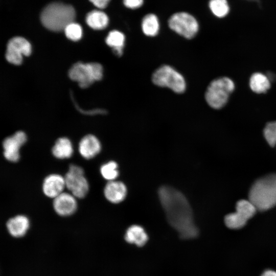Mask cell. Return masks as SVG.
Here are the masks:
<instances>
[{
    "instance_id": "15",
    "label": "cell",
    "mask_w": 276,
    "mask_h": 276,
    "mask_svg": "<svg viewBox=\"0 0 276 276\" xmlns=\"http://www.w3.org/2000/svg\"><path fill=\"white\" fill-rule=\"evenodd\" d=\"M106 199L113 203H118L125 198L127 195L126 186L121 181H108L104 189Z\"/></svg>"
},
{
    "instance_id": "8",
    "label": "cell",
    "mask_w": 276,
    "mask_h": 276,
    "mask_svg": "<svg viewBox=\"0 0 276 276\" xmlns=\"http://www.w3.org/2000/svg\"><path fill=\"white\" fill-rule=\"evenodd\" d=\"M168 24L171 30L188 39L194 37L199 30V24L196 18L184 12L172 15Z\"/></svg>"
},
{
    "instance_id": "5",
    "label": "cell",
    "mask_w": 276,
    "mask_h": 276,
    "mask_svg": "<svg viewBox=\"0 0 276 276\" xmlns=\"http://www.w3.org/2000/svg\"><path fill=\"white\" fill-rule=\"evenodd\" d=\"M68 76L71 79L78 82L80 87L87 88L94 81L102 79L103 67L98 63L78 62L71 67Z\"/></svg>"
},
{
    "instance_id": "26",
    "label": "cell",
    "mask_w": 276,
    "mask_h": 276,
    "mask_svg": "<svg viewBox=\"0 0 276 276\" xmlns=\"http://www.w3.org/2000/svg\"><path fill=\"white\" fill-rule=\"evenodd\" d=\"M264 136L268 144L273 147L276 145V121L267 123L263 130Z\"/></svg>"
},
{
    "instance_id": "27",
    "label": "cell",
    "mask_w": 276,
    "mask_h": 276,
    "mask_svg": "<svg viewBox=\"0 0 276 276\" xmlns=\"http://www.w3.org/2000/svg\"><path fill=\"white\" fill-rule=\"evenodd\" d=\"M124 5L130 9H136L143 4V0H123Z\"/></svg>"
},
{
    "instance_id": "16",
    "label": "cell",
    "mask_w": 276,
    "mask_h": 276,
    "mask_svg": "<svg viewBox=\"0 0 276 276\" xmlns=\"http://www.w3.org/2000/svg\"><path fill=\"white\" fill-rule=\"evenodd\" d=\"M6 227L12 237L20 238L25 236L29 229V219L24 215H16L8 220Z\"/></svg>"
},
{
    "instance_id": "10",
    "label": "cell",
    "mask_w": 276,
    "mask_h": 276,
    "mask_svg": "<svg viewBox=\"0 0 276 276\" xmlns=\"http://www.w3.org/2000/svg\"><path fill=\"white\" fill-rule=\"evenodd\" d=\"M32 52L31 45L25 38L15 37L8 42L6 58L10 63L19 65L22 61V56H29Z\"/></svg>"
},
{
    "instance_id": "29",
    "label": "cell",
    "mask_w": 276,
    "mask_h": 276,
    "mask_svg": "<svg viewBox=\"0 0 276 276\" xmlns=\"http://www.w3.org/2000/svg\"><path fill=\"white\" fill-rule=\"evenodd\" d=\"M261 276H276V271L272 270H266L261 275Z\"/></svg>"
},
{
    "instance_id": "20",
    "label": "cell",
    "mask_w": 276,
    "mask_h": 276,
    "mask_svg": "<svg viewBox=\"0 0 276 276\" xmlns=\"http://www.w3.org/2000/svg\"><path fill=\"white\" fill-rule=\"evenodd\" d=\"M125 40L124 34L117 30L110 31L105 39L106 44L112 48L114 54L118 56L123 54Z\"/></svg>"
},
{
    "instance_id": "14",
    "label": "cell",
    "mask_w": 276,
    "mask_h": 276,
    "mask_svg": "<svg viewBox=\"0 0 276 276\" xmlns=\"http://www.w3.org/2000/svg\"><path fill=\"white\" fill-rule=\"evenodd\" d=\"M101 150V145L98 139L93 134H87L80 141L78 151L84 158L90 159L98 155Z\"/></svg>"
},
{
    "instance_id": "7",
    "label": "cell",
    "mask_w": 276,
    "mask_h": 276,
    "mask_svg": "<svg viewBox=\"0 0 276 276\" xmlns=\"http://www.w3.org/2000/svg\"><path fill=\"white\" fill-rule=\"evenodd\" d=\"M65 187L76 198H83L89 190V184L84 176L83 169L72 164L64 176Z\"/></svg>"
},
{
    "instance_id": "19",
    "label": "cell",
    "mask_w": 276,
    "mask_h": 276,
    "mask_svg": "<svg viewBox=\"0 0 276 276\" xmlns=\"http://www.w3.org/2000/svg\"><path fill=\"white\" fill-rule=\"evenodd\" d=\"M87 24L95 30H102L105 28L109 22L107 14L102 11L93 10L86 15Z\"/></svg>"
},
{
    "instance_id": "22",
    "label": "cell",
    "mask_w": 276,
    "mask_h": 276,
    "mask_svg": "<svg viewBox=\"0 0 276 276\" xmlns=\"http://www.w3.org/2000/svg\"><path fill=\"white\" fill-rule=\"evenodd\" d=\"M208 7L216 18H225L229 13L231 8L228 0H209Z\"/></svg>"
},
{
    "instance_id": "4",
    "label": "cell",
    "mask_w": 276,
    "mask_h": 276,
    "mask_svg": "<svg viewBox=\"0 0 276 276\" xmlns=\"http://www.w3.org/2000/svg\"><path fill=\"white\" fill-rule=\"evenodd\" d=\"M234 89V83L229 78H217L208 86L205 94V100L212 108H221L227 103Z\"/></svg>"
},
{
    "instance_id": "2",
    "label": "cell",
    "mask_w": 276,
    "mask_h": 276,
    "mask_svg": "<svg viewBox=\"0 0 276 276\" xmlns=\"http://www.w3.org/2000/svg\"><path fill=\"white\" fill-rule=\"evenodd\" d=\"M248 200L260 211L276 205V174H269L256 180L250 189Z\"/></svg>"
},
{
    "instance_id": "25",
    "label": "cell",
    "mask_w": 276,
    "mask_h": 276,
    "mask_svg": "<svg viewBox=\"0 0 276 276\" xmlns=\"http://www.w3.org/2000/svg\"><path fill=\"white\" fill-rule=\"evenodd\" d=\"M66 36L73 41H77L81 39L82 35V29L80 25L74 22L69 24L64 29Z\"/></svg>"
},
{
    "instance_id": "12",
    "label": "cell",
    "mask_w": 276,
    "mask_h": 276,
    "mask_svg": "<svg viewBox=\"0 0 276 276\" xmlns=\"http://www.w3.org/2000/svg\"><path fill=\"white\" fill-rule=\"evenodd\" d=\"M53 206L58 215L66 217L75 213L78 204L76 198L73 195L63 192L53 199Z\"/></svg>"
},
{
    "instance_id": "18",
    "label": "cell",
    "mask_w": 276,
    "mask_h": 276,
    "mask_svg": "<svg viewBox=\"0 0 276 276\" xmlns=\"http://www.w3.org/2000/svg\"><path fill=\"white\" fill-rule=\"evenodd\" d=\"M73 147L67 137H60L57 140L52 149L53 156L60 159L70 158L73 154Z\"/></svg>"
},
{
    "instance_id": "21",
    "label": "cell",
    "mask_w": 276,
    "mask_h": 276,
    "mask_svg": "<svg viewBox=\"0 0 276 276\" xmlns=\"http://www.w3.org/2000/svg\"><path fill=\"white\" fill-rule=\"evenodd\" d=\"M249 86L254 92L262 94L269 89L270 83L266 76L261 73H255L250 78Z\"/></svg>"
},
{
    "instance_id": "17",
    "label": "cell",
    "mask_w": 276,
    "mask_h": 276,
    "mask_svg": "<svg viewBox=\"0 0 276 276\" xmlns=\"http://www.w3.org/2000/svg\"><path fill=\"white\" fill-rule=\"evenodd\" d=\"M125 240L129 243L143 246L148 241V237L145 231L142 226L132 225L129 227L125 234Z\"/></svg>"
},
{
    "instance_id": "23",
    "label": "cell",
    "mask_w": 276,
    "mask_h": 276,
    "mask_svg": "<svg viewBox=\"0 0 276 276\" xmlns=\"http://www.w3.org/2000/svg\"><path fill=\"white\" fill-rule=\"evenodd\" d=\"M143 33L148 36H154L159 31V24L157 17L153 14L146 15L142 22Z\"/></svg>"
},
{
    "instance_id": "9",
    "label": "cell",
    "mask_w": 276,
    "mask_h": 276,
    "mask_svg": "<svg viewBox=\"0 0 276 276\" xmlns=\"http://www.w3.org/2000/svg\"><path fill=\"white\" fill-rule=\"evenodd\" d=\"M257 210L250 201L240 200L236 203V212L225 216V225L231 229L241 228L246 224L249 219L254 216Z\"/></svg>"
},
{
    "instance_id": "3",
    "label": "cell",
    "mask_w": 276,
    "mask_h": 276,
    "mask_svg": "<svg viewBox=\"0 0 276 276\" xmlns=\"http://www.w3.org/2000/svg\"><path fill=\"white\" fill-rule=\"evenodd\" d=\"M74 8L62 3H52L42 10L40 19L42 25L48 29L58 32L64 30L75 18Z\"/></svg>"
},
{
    "instance_id": "6",
    "label": "cell",
    "mask_w": 276,
    "mask_h": 276,
    "mask_svg": "<svg viewBox=\"0 0 276 276\" xmlns=\"http://www.w3.org/2000/svg\"><path fill=\"white\" fill-rule=\"evenodd\" d=\"M153 83L158 86L168 87L176 93H182L186 88L183 77L172 67L163 65L153 73Z\"/></svg>"
},
{
    "instance_id": "28",
    "label": "cell",
    "mask_w": 276,
    "mask_h": 276,
    "mask_svg": "<svg viewBox=\"0 0 276 276\" xmlns=\"http://www.w3.org/2000/svg\"><path fill=\"white\" fill-rule=\"evenodd\" d=\"M96 7L103 9L107 7L110 0H89Z\"/></svg>"
},
{
    "instance_id": "13",
    "label": "cell",
    "mask_w": 276,
    "mask_h": 276,
    "mask_svg": "<svg viewBox=\"0 0 276 276\" xmlns=\"http://www.w3.org/2000/svg\"><path fill=\"white\" fill-rule=\"evenodd\" d=\"M65 188L64 177L55 173L46 176L42 186L43 194L47 197L53 199L63 192Z\"/></svg>"
},
{
    "instance_id": "24",
    "label": "cell",
    "mask_w": 276,
    "mask_h": 276,
    "mask_svg": "<svg viewBox=\"0 0 276 276\" xmlns=\"http://www.w3.org/2000/svg\"><path fill=\"white\" fill-rule=\"evenodd\" d=\"M100 171L102 177L108 181L115 180L119 175L118 165L114 161H109L102 165Z\"/></svg>"
},
{
    "instance_id": "11",
    "label": "cell",
    "mask_w": 276,
    "mask_h": 276,
    "mask_svg": "<svg viewBox=\"0 0 276 276\" xmlns=\"http://www.w3.org/2000/svg\"><path fill=\"white\" fill-rule=\"evenodd\" d=\"M26 141V134L22 131H17L13 135L6 137L3 142L5 158L11 162H18L20 158V149Z\"/></svg>"
},
{
    "instance_id": "1",
    "label": "cell",
    "mask_w": 276,
    "mask_h": 276,
    "mask_svg": "<svg viewBox=\"0 0 276 276\" xmlns=\"http://www.w3.org/2000/svg\"><path fill=\"white\" fill-rule=\"evenodd\" d=\"M158 196L168 222L180 238H195L198 230L194 222L191 206L183 194L172 187L163 186L158 190Z\"/></svg>"
}]
</instances>
